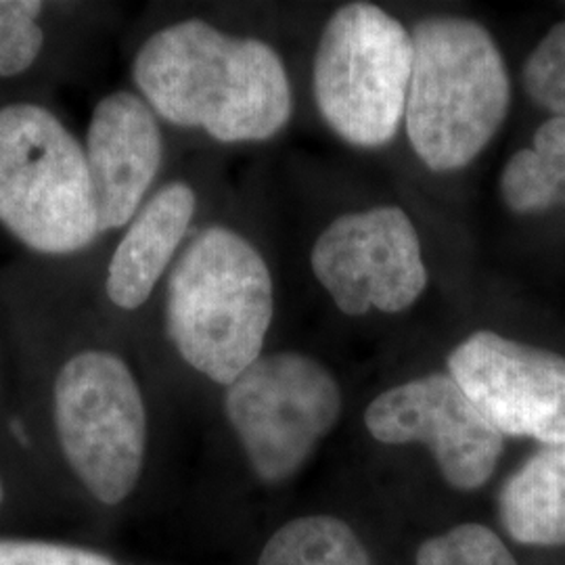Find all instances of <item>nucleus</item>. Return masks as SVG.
Returning <instances> with one entry per match:
<instances>
[{
    "label": "nucleus",
    "mask_w": 565,
    "mask_h": 565,
    "mask_svg": "<svg viewBox=\"0 0 565 565\" xmlns=\"http://www.w3.org/2000/svg\"><path fill=\"white\" fill-rule=\"evenodd\" d=\"M130 74L160 120L214 141H268L291 120L294 93L279 53L207 21L156 30L135 53Z\"/></svg>",
    "instance_id": "obj_1"
},
{
    "label": "nucleus",
    "mask_w": 565,
    "mask_h": 565,
    "mask_svg": "<svg viewBox=\"0 0 565 565\" xmlns=\"http://www.w3.org/2000/svg\"><path fill=\"white\" fill-rule=\"evenodd\" d=\"M273 315L275 285L260 249L223 224L200 231L168 273V340L214 384L228 387L263 356Z\"/></svg>",
    "instance_id": "obj_2"
},
{
    "label": "nucleus",
    "mask_w": 565,
    "mask_h": 565,
    "mask_svg": "<svg viewBox=\"0 0 565 565\" xmlns=\"http://www.w3.org/2000/svg\"><path fill=\"white\" fill-rule=\"evenodd\" d=\"M413 76L404 111L417 158L434 172L473 162L501 130L511 82L499 44L482 23L431 15L413 32Z\"/></svg>",
    "instance_id": "obj_3"
},
{
    "label": "nucleus",
    "mask_w": 565,
    "mask_h": 565,
    "mask_svg": "<svg viewBox=\"0 0 565 565\" xmlns=\"http://www.w3.org/2000/svg\"><path fill=\"white\" fill-rule=\"evenodd\" d=\"M0 228L51 258L102 237L84 142L41 103L0 107Z\"/></svg>",
    "instance_id": "obj_4"
},
{
    "label": "nucleus",
    "mask_w": 565,
    "mask_h": 565,
    "mask_svg": "<svg viewBox=\"0 0 565 565\" xmlns=\"http://www.w3.org/2000/svg\"><path fill=\"white\" fill-rule=\"evenodd\" d=\"M415 46L401 21L371 2L340 7L324 23L312 90L327 126L348 145L375 149L401 130Z\"/></svg>",
    "instance_id": "obj_5"
},
{
    "label": "nucleus",
    "mask_w": 565,
    "mask_h": 565,
    "mask_svg": "<svg viewBox=\"0 0 565 565\" xmlns=\"http://www.w3.org/2000/svg\"><path fill=\"white\" fill-rule=\"evenodd\" d=\"M53 422L65 463L99 503H124L141 480L147 406L130 364L109 348H82L53 384Z\"/></svg>",
    "instance_id": "obj_6"
},
{
    "label": "nucleus",
    "mask_w": 565,
    "mask_h": 565,
    "mask_svg": "<svg viewBox=\"0 0 565 565\" xmlns=\"http://www.w3.org/2000/svg\"><path fill=\"white\" fill-rule=\"evenodd\" d=\"M224 413L256 478L285 484L340 422L342 390L317 359L273 352L226 387Z\"/></svg>",
    "instance_id": "obj_7"
},
{
    "label": "nucleus",
    "mask_w": 565,
    "mask_h": 565,
    "mask_svg": "<svg viewBox=\"0 0 565 565\" xmlns=\"http://www.w3.org/2000/svg\"><path fill=\"white\" fill-rule=\"evenodd\" d=\"M310 264L317 281L348 317L371 310L403 312L427 287L417 228L396 205L350 212L333 221L315 243Z\"/></svg>",
    "instance_id": "obj_8"
},
{
    "label": "nucleus",
    "mask_w": 565,
    "mask_h": 565,
    "mask_svg": "<svg viewBox=\"0 0 565 565\" xmlns=\"http://www.w3.org/2000/svg\"><path fill=\"white\" fill-rule=\"evenodd\" d=\"M364 425L382 445H424L446 484L461 492L488 484L505 450V436L448 373L385 390L366 406Z\"/></svg>",
    "instance_id": "obj_9"
},
{
    "label": "nucleus",
    "mask_w": 565,
    "mask_h": 565,
    "mask_svg": "<svg viewBox=\"0 0 565 565\" xmlns=\"http://www.w3.org/2000/svg\"><path fill=\"white\" fill-rule=\"evenodd\" d=\"M448 375L509 438L565 443V356L480 329L448 356Z\"/></svg>",
    "instance_id": "obj_10"
},
{
    "label": "nucleus",
    "mask_w": 565,
    "mask_h": 565,
    "mask_svg": "<svg viewBox=\"0 0 565 565\" xmlns=\"http://www.w3.org/2000/svg\"><path fill=\"white\" fill-rule=\"evenodd\" d=\"M160 121L137 90H111L95 103L84 151L102 235L124 231L151 198L163 163Z\"/></svg>",
    "instance_id": "obj_11"
},
{
    "label": "nucleus",
    "mask_w": 565,
    "mask_h": 565,
    "mask_svg": "<svg viewBox=\"0 0 565 565\" xmlns=\"http://www.w3.org/2000/svg\"><path fill=\"white\" fill-rule=\"evenodd\" d=\"M198 212V193L184 181H170L151 193L137 216L121 231L105 266L107 302L135 312L149 302L182 252Z\"/></svg>",
    "instance_id": "obj_12"
},
{
    "label": "nucleus",
    "mask_w": 565,
    "mask_h": 565,
    "mask_svg": "<svg viewBox=\"0 0 565 565\" xmlns=\"http://www.w3.org/2000/svg\"><path fill=\"white\" fill-rule=\"evenodd\" d=\"M507 536L525 546H565V443L543 446L499 492Z\"/></svg>",
    "instance_id": "obj_13"
},
{
    "label": "nucleus",
    "mask_w": 565,
    "mask_h": 565,
    "mask_svg": "<svg viewBox=\"0 0 565 565\" xmlns=\"http://www.w3.org/2000/svg\"><path fill=\"white\" fill-rule=\"evenodd\" d=\"M501 198L515 214L565 205V118L543 121L532 147L511 156L501 174Z\"/></svg>",
    "instance_id": "obj_14"
},
{
    "label": "nucleus",
    "mask_w": 565,
    "mask_h": 565,
    "mask_svg": "<svg viewBox=\"0 0 565 565\" xmlns=\"http://www.w3.org/2000/svg\"><path fill=\"white\" fill-rule=\"evenodd\" d=\"M258 565H373V559L342 518L312 513L282 524L266 541Z\"/></svg>",
    "instance_id": "obj_15"
},
{
    "label": "nucleus",
    "mask_w": 565,
    "mask_h": 565,
    "mask_svg": "<svg viewBox=\"0 0 565 565\" xmlns=\"http://www.w3.org/2000/svg\"><path fill=\"white\" fill-rule=\"evenodd\" d=\"M415 565H520L505 541L484 524H459L424 541Z\"/></svg>",
    "instance_id": "obj_16"
},
{
    "label": "nucleus",
    "mask_w": 565,
    "mask_h": 565,
    "mask_svg": "<svg viewBox=\"0 0 565 565\" xmlns=\"http://www.w3.org/2000/svg\"><path fill=\"white\" fill-rule=\"evenodd\" d=\"M41 0H0V81L30 72L44 51Z\"/></svg>",
    "instance_id": "obj_17"
},
{
    "label": "nucleus",
    "mask_w": 565,
    "mask_h": 565,
    "mask_svg": "<svg viewBox=\"0 0 565 565\" xmlns=\"http://www.w3.org/2000/svg\"><path fill=\"white\" fill-rule=\"evenodd\" d=\"M525 93L539 107L565 118V21L555 23L534 46L522 72Z\"/></svg>",
    "instance_id": "obj_18"
},
{
    "label": "nucleus",
    "mask_w": 565,
    "mask_h": 565,
    "mask_svg": "<svg viewBox=\"0 0 565 565\" xmlns=\"http://www.w3.org/2000/svg\"><path fill=\"white\" fill-rule=\"evenodd\" d=\"M0 565H116V562L82 546L0 539Z\"/></svg>",
    "instance_id": "obj_19"
},
{
    "label": "nucleus",
    "mask_w": 565,
    "mask_h": 565,
    "mask_svg": "<svg viewBox=\"0 0 565 565\" xmlns=\"http://www.w3.org/2000/svg\"><path fill=\"white\" fill-rule=\"evenodd\" d=\"M2 503H4V486H2V480H0V509H2Z\"/></svg>",
    "instance_id": "obj_20"
}]
</instances>
